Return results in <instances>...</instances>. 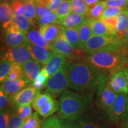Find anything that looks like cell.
<instances>
[{
  "label": "cell",
  "instance_id": "obj_1",
  "mask_svg": "<svg viewBox=\"0 0 128 128\" xmlns=\"http://www.w3.org/2000/svg\"><path fill=\"white\" fill-rule=\"evenodd\" d=\"M69 88L76 92H100L106 84L103 74L88 63L73 62L66 65Z\"/></svg>",
  "mask_w": 128,
  "mask_h": 128
},
{
  "label": "cell",
  "instance_id": "obj_2",
  "mask_svg": "<svg viewBox=\"0 0 128 128\" xmlns=\"http://www.w3.org/2000/svg\"><path fill=\"white\" fill-rule=\"evenodd\" d=\"M92 100V97L87 94L65 91L59 102V116L66 121H76L88 110Z\"/></svg>",
  "mask_w": 128,
  "mask_h": 128
},
{
  "label": "cell",
  "instance_id": "obj_3",
  "mask_svg": "<svg viewBox=\"0 0 128 128\" xmlns=\"http://www.w3.org/2000/svg\"><path fill=\"white\" fill-rule=\"evenodd\" d=\"M87 62L97 70L116 71L128 64V57L120 48L108 49L87 56Z\"/></svg>",
  "mask_w": 128,
  "mask_h": 128
},
{
  "label": "cell",
  "instance_id": "obj_4",
  "mask_svg": "<svg viewBox=\"0 0 128 128\" xmlns=\"http://www.w3.org/2000/svg\"><path fill=\"white\" fill-rule=\"evenodd\" d=\"M122 42L116 36L92 35L85 46L84 52L88 55L94 52L108 49L120 48Z\"/></svg>",
  "mask_w": 128,
  "mask_h": 128
},
{
  "label": "cell",
  "instance_id": "obj_5",
  "mask_svg": "<svg viewBox=\"0 0 128 128\" xmlns=\"http://www.w3.org/2000/svg\"><path fill=\"white\" fill-rule=\"evenodd\" d=\"M46 91L53 94L64 93L69 87L67 70L65 66L49 76L46 84Z\"/></svg>",
  "mask_w": 128,
  "mask_h": 128
},
{
  "label": "cell",
  "instance_id": "obj_6",
  "mask_svg": "<svg viewBox=\"0 0 128 128\" xmlns=\"http://www.w3.org/2000/svg\"><path fill=\"white\" fill-rule=\"evenodd\" d=\"M128 103V95L125 93L118 94L116 100L112 107L107 112L110 120L113 123H117L122 120L125 113Z\"/></svg>",
  "mask_w": 128,
  "mask_h": 128
},
{
  "label": "cell",
  "instance_id": "obj_7",
  "mask_svg": "<svg viewBox=\"0 0 128 128\" xmlns=\"http://www.w3.org/2000/svg\"><path fill=\"white\" fill-rule=\"evenodd\" d=\"M4 40L6 44L9 47L27 45L28 43L26 35L12 22L6 28Z\"/></svg>",
  "mask_w": 128,
  "mask_h": 128
},
{
  "label": "cell",
  "instance_id": "obj_8",
  "mask_svg": "<svg viewBox=\"0 0 128 128\" xmlns=\"http://www.w3.org/2000/svg\"><path fill=\"white\" fill-rule=\"evenodd\" d=\"M3 58L9 61L20 64L21 65L32 59L27 45L10 47Z\"/></svg>",
  "mask_w": 128,
  "mask_h": 128
},
{
  "label": "cell",
  "instance_id": "obj_9",
  "mask_svg": "<svg viewBox=\"0 0 128 128\" xmlns=\"http://www.w3.org/2000/svg\"><path fill=\"white\" fill-rule=\"evenodd\" d=\"M39 92L40 91L33 86L24 87L13 95L10 96L12 104L18 108L22 106L32 104L33 99Z\"/></svg>",
  "mask_w": 128,
  "mask_h": 128
},
{
  "label": "cell",
  "instance_id": "obj_10",
  "mask_svg": "<svg viewBox=\"0 0 128 128\" xmlns=\"http://www.w3.org/2000/svg\"><path fill=\"white\" fill-rule=\"evenodd\" d=\"M50 44L52 52L60 54L65 57L74 56L77 54L78 50H80L74 47L67 40L62 33Z\"/></svg>",
  "mask_w": 128,
  "mask_h": 128
},
{
  "label": "cell",
  "instance_id": "obj_11",
  "mask_svg": "<svg viewBox=\"0 0 128 128\" xmlns=\"http://www.w3.org/2000/svg\"><path fill=\"white\" fill-rule=\"evenodd\" d=\"M108 84L112 90L117 94L125 93L128 94L127 80L123 68L113 73Z\"/></svg>",
  "mask_w": 128,
  "mask_h": 128
},
{
  "label": "cell",
  "instance_id": "obj_12",
  "mask_svg": "<svg viewBox=\"0 0 128 128\" xmlns=\"http://www.w3.org/2000/svg\"><path fill=\"white\" fill-rule=\"evenodd\" d=\"M66 61V57L60 54L52 52L47 62L44 65V68L47 72L48 76H50L64 68L65 66Z\"/></svg>",
  "mask_w": 128,
  "mask_h": 128
},
{
  "label": "cell",
  "instance_id": "obj_13",
  "mask_svg": "<svg viewBox=\"0 0 128 128\" xmlns=\"http://www.w3.org/2000/svg\"><path fill=\"white\" fill-rule=\"evenodd\" d=\"M118 94L108 86L105 84L98 93V104L102 109L108 111L116 100Z\"/></svg>",
  "mask_w": 128,
  "mask_h": 128
},
{
  "label": "cell",
  "instance_id": "obj_14",
  "mask_svg": "<svg viewBox=\"0 0 128 128\" xmlns=\"http://www.w3.org/2000/svg\"><path fill=\"white\" fill-rule=\"evenodd\" d=\"M28 50L30 51L32 58L39 62L41 65H44L50 57L52 51L48 48L42 47L28 42L27 44Z\"/></svg>",
  "mask_w": 128,
  "mask_h": 128
},
{
  "label": "cell",
  "instance_id": "obj_15",
  "mask_svg": "<svg viewBox=\"0 0 128 128\" xmlns=\"http://www.w3.org/2000/svg\"><path fill=\"white\" fill-rule=\"evenodd\" d=\"M24 77L30 82H33L41 71V64L34 59H31L22 65Z\"/></svg>",
  "mask_w": 128,
  "mask_h": 128
},
{
  "label": "cell",
  "instance_id": "obj_16",
  "mask_svg": "<svg viewBox=\"0 0 128 128\" xmlns=\"http://www.w3.org/2000/svg\"><path fill=\"white\" fill-rule=\"evenodd\" d=\"M29 82L25 78L16 81L7 79L1 84L0 90L3 91L9 96H12L24 88Z\"/></svg>",
  "mask_w": 128,
  "mask_h": 128
},
{
  "label": "cell",
  "instance_id": "obj_17",
  "mask_svg": "<svg viewBox=\"0 0 128 128\" xmlns=\"http://www.w3.org/2000/svg\"><path fill=\"white\" fill-rule=\"evenodd\" d=\"M39 32L49 44L53 42L61 34V26L56 24L40 26Z\"/></svg>",
  "mask_w": 128,
  "mask_h": 128
},
{
  "label": "cell",
  "instance_id": "obj_18",
  "mask_svg": "<svg viewBox=\"0 0 128 128\" xmlns=\"http://www.w3.org/2000/svg\"><path fill=\"white\" fill-rule=\"evenodd\" d=\"M85 20V16L71 12L65 18L58 20L56 24L66 28H76L81 25Z\"/></svg>",
  "mask_w": 128,
  "mask_h": 128
},
{
  "label": "cell",
  "instance_id": "obj_19",
  "mask_svg": "<svg viewBox=\"0 0 128 128\" xmlns=\"http://www.w3.org/2000/svg\"><path fill=\"white\" fill-rule=\"evenodd\" d=\"M13 12L11 6L6 2H1L0 5V21L1 27L7 28L12 22Z\"/></svg>",
  "mask_w": 128,
  "mask_h": 128
},
{
  "label": "cell",
  "instance_id": "obj_20",
  "mask_svg": "<svg viewBox=\"0 0 128 128\" xmlns=\"http://www.w3.org/2000/svg\"><path fill=\"white\" fill-rule=\"evenodd\" d=\"M26 36L28 42L30 44H35V45L42 46V47L48 48V49L52 50L50 44L44 39V36L41 34L39 30L38 31V30L34 29L30 30L26 33Z\"/></svg>",
  "mask_w": 128,
  "mask_h": 128
},
{
  "label": "cell",
  "instance_id": "obj_21",
  "mask_svg": "<svg viewBox=\"0 0 128 128\" xmlns=\"http://www.w3.org/2000/svg\"><path fill=\"white\" fill-rule=\"evenodd\" d=\"M76 28L80 37V50H84L86 43L92 35L87 19H86L84 22Z\"/></svg>",
  "mask_w": 128,
  "mask_h": 128
},
{
  "label": "cell",
  "instance_id": "obj_22",
  "mask_svg": "<svg viewBox=\"0 0 128 128\" xmlns=\"http://www.w3.org/2000/svg\"><path fill=\"white\" fill-rule=\"evenodd\" d=\"M118 24L116 26V36L119 39L124 38L126 30L128 28V10L123 11L116 16Z\"/></svg>",
  "mask_w": 128,
  "mask_h": 128
},
{
  "label": "cell",
  "instance_id": "obj_23",
  "mask_svg": "<svg viewBox=\"0 0 128 128\" xmlns=\"http://www.w3.org/2000/svg\"><path fill=\"white\" fill-rule=\"evenodd\" d=\"M92 34L102 36H112L107 26L102 20L87 18Z\"/></svg>",
  "mask_w": 128,
  "mask_h": 128
},
{
  "label": "cell",
  "instance_id": "obj_24",
  "mask_svg": "<svg viewBox=\"0 0 128 128\" xmlns=\"http://www.w3.org/2000/svg\"><path fill=\"white\" fill-rule=\"evenodd\" d=\"M62 34L76 49L80 50V37L77 28L61 26Z\"/></svg>",
  "mask_w": 128,
  "mask_h": 128
},
{
  "label": "cell",
  "instance_id": "obj_25",
  "mask_svg": "<svg viewBox=\"0 0 128 128\" xmlns=\"http://www.w3.org/2000/svg\"><path fill=\"white\" fill-rule=\"evenodd\" d=\"M60 109V104L56 100H52L46 103L38 111V113L43 118H47L50 117L53 114Z\"/></svg>",
  "mask_w": 128,
  "mask_h": 128
},
{
  "label": "cell",
  "instance_id": "obj_26",
  "mask_svg": "<svg viewBox=\"0 0 128 128\" xmlns=\"http://www.w3.org/2000/svg\"><path fill=\"white\" fill-rule=\"evenodd\" d=\"M12 23L15 24L20 31L26 35L30 30V26L33 24V21L26 18L23 15H14Z\"/></svg>",
  "mask_w": 128,
  "mask_h": 128
},
{
  "label": "cell",
  "instance_id": "obj_27",
  "mask_svg": "<svg viewBox=\"0 0 128 128\" xmlns=\"http://www.w3.org/2000/svg\"><path fill=\"white\" fill-rule=\"evenodd\" d=\"M106 8L104 1H101L93 6L88 7V10L86 14L87 17L88 18L98 20Z\"/></svg>",
  "mask_w": 128,
  "mask_h": 128
},
{
  "label": "cell",
  "instance_id": "obj_28",
  "mask_svg": "<svg viewBox=\"0 0 128 128\" xmlns=\"http://www.w3.org/2000/svg\"><path fill=\"white\" fill-rule=\"evenodd\" d=\"M53 98L50 94L48 93H38L33 99L32 103V106L36 111L38 112L43 106H44L49 101Z\"/></svg>",
  "mask_w": 128,
  "mask_h": 128
},
{
  "label": "cell",
  "instance_id": "obj_29",
  "mask_svg": "<svg viewBox=\"0 0 128 128\" xmlns=\"http://www.w3.org/2000/svg\"><path fill=\"white\" fill-rule=\"evenodd\" d=\"M55 12L57 14L58 20L65 18L66 16L70 15L72 12L71 0H64Z\"/></svg>",
  "mask_w": 128,
  "mask_h": 128
},
{
  "label": "cell",
  "instance_id": "obj_30",
  "mask_svg": "<svg viewBox=\"0 0 128 128\" xmlns=\"http://www.w3.org/2000/svg\"><path fill=\"white\" fill-rule=\"evenodd\" d=\"M34 2L35 9H36L37 20H39L42 16L50 12L48 0H39V1H34Z\"/></svg>",
  "mask_w": 128,
  "mask_h": 128
},
{
  "label": "cell",
  "instance_id": "obj_31",
  "mask_svg": "<svg viewBox=\"0 0 128 128\" xmlns=\"http://www.w3.org/2000/svg\"><path fill=\"white\" fill-rule=\"evenodd\" d=\"M12 62L4 58H1L0 62V82L2 83L7 79L12 68Z\"/></svg>",
  "mask_w": 128,
  "mask_h": 128
},
{
  "label": "cell",
  "instance_id": "obj_32",
  "mask_svg": "<svg viewBox=\"0 0 128 128\" xmlns=\"http://www.w3.org/2000/svg\"><path fill=\"white\" fill-rule=\"evenodd\" d=\"M23 71L22 70V65L20 64L12 62V68L10 71V73L8 76L7 79L16 81L24 78Z\"/></svg>",
  "mask_w": 128,
  "mask_h": 128
},
{
  "label": "cell",
  "instance_id": "obj_33",
  "mask_svg": "<svg viewBox=\"0 0 128 128\" xmlns=\"http://www.w3.org/2000/svg\"><path fill=\"white\" fill-rule=\"evenodd\" d=\"M72 12L80 15L86 16L88 7L85 3L84 0H71Z\"/></svg>",
  "mask_w": 128,
  "mask_h": 128
},
{
  "label": "cell",
  "instance_id": "obj_34",
  "mask_svg": "<svg viewBox=\"0 0 128 128\" xmlns=\"http://www.w3.org/2000/svg\"><path fill=\"white\" fill-rule=\"evenodd\" d=\"M64 123L57 115L46 119L42 124V128H63Z\"/></svg>",
  "mask_w": 128,
  "mask_h": 128
},
{
  "label": "cell",
  "instance_id": "obj_35",
  "mask_svg": "<svg viewBox=\"0 0 128 128\" xmlns=\"http://www.w3.org/2000/svg\"><path fill=\"white\" fill-rule=\"evenodd\" d=\"M39 114L36 112L33 113L29 118L24 120L22 128H42L41 121Z\"/></svg>",
  "mask_w": 128,
  "mask_h": 128
},
{
  "label": "cell",
  "instance_id": "obj_36",
  "mask_svg": "<svg viewBox=\"0 0 128 128\" xmlns=\"http://www.w3.org/2000/svg\"><path fill=\"white\" fill-rule=\"evenodd\" d=\"M128 8L126 7H106L104 10L103 13L100 16L98 20H103L111 17H116L118 14L120 13L123 11L126 10Z\"/></svg>",
  "mask_w": 128,
  "mask_h": 128
},
{
  "label": "cell",
  "instance_id": "obj_37",
  "mask_svg": "<svg viewBox=\"0 0 128 128\" xmlns=\"http://www.w3.org/2000/svg\"><path fill=\"white\" fill-rule=\"evenodd\" d=\"M49 76H48L44 69L43 68L42 69L40 72L36 80L33 82V87L38 90H40L43 87H45L46 82H47Z\"/></svg>",
  "mask_w": 128,
  "mask_h": 128
},
{
  "label": "cell",
  "instance_id": "obj_38",
  "mask_svg": "<svg viewBox=\"0 0 128 128\" xmlns=\"http://www.w3.org/2000/svg\"><path fill=\"white\" fill-rule=\"evenodd\" d=\"M26 2L27 0H16L12 2L10 6L14 15H24Z\"/></svg>",
  "mask_w": 128,
  "mask_h": 128
},
{
  "label": "cell",
  "instance_id": "obj_39",
  "mask_svg": "<svg viewBox=\"0 0 128 128\" xmlns=\"http://www.w3.org/2000/svg\"><path fill=\"white\" fill-rule=\"evenodd\" d=\"M58 20V16L56 12H50L40 17L38 21H39V24L42 26L50 24H56Z\"/></svg>",
  "mask_w": 128,
  "mask_h": 128
},
{
  "label": "cell",
  "instance_id": "obj_40",
  "mask_svg": "<svg viewBox=\"0 0 128 128\" xmlns=\"http://www.w3.org/2000/svg\"><path fill=\"white\" fill-rule=\"evenodd\" d=\"M23 16L26 18L31 21L36 18V12L34 1H27L26 7Z\"/></svg>",
  "mask_w": 128,
  "mask_h": 128
},
{
  "label": "cell",
  "instance_id": "obj_41",
  "mask_svg": "<svg viewBox=\"0 0 128 128\" xmlns=\"http://www.w3.org/2000/svg\"><path fill=\"white\" fill-rule=\"evenodd\" d=\"M31 104L22 106L18 107L17 110V114L22 118L23 120L28 119L33 114Z\"/></svg>",
  "mask_w": 128,
  "mask_h": 128
},
{
  "label": "cell",
  "instance_id": "obj_42",
  "mask_svg": "<svg viewBox=\"0 0 128 128\" xmlns=\"http://www.w3.org/2000/svg\"><path fill=\"white\" fill-rule=\"evenodd\" d=\"M24 120L17 114L10 116L8 128H22Z\"/></svg>",
  "mask_w": 128,
  "mask_h": 128
},
{
  "label": "cell",
  "instance_id": "obj_43",
  "mask_svg": "<svg viewBox=\"0 0 128 128\" xmlns=\"http://www.w3.org/2000/svg\"><path fill=\"white\" fill-rule=\"evenodd\" d=\"M106 7H126L128 6V0H105Z\"/></svg>",
  "mask_w": 128,
  "mask_h": 128
},
{
  "label": "cell",
  "instance_id": "obj_44",
  "mask_svg": "<svg viewBox=\"0 0 128 128\" xmlns=\"http://www.w3.org/2000/svg\"><path fill=\"white\" fill-rule=\"evenodd\" d=\"M12 104L10 96L6 94L3 91L0 90V108L2 112L6 107Z\"/></svg>",
  "mask_w": 128,
  "mask_h": 128
},
{
  "label": "cell",
  "instance_id": "obj_45",
  "mask_svg": "<svg viewBox=\"0 0 128 128\" xmlns=\"http://www.w3.org/2000/svg\"><path fill=\"white\" fill-rule=\"evenodd\" d=\"M78 122L81 128H102L98 123L92 120L81 119Z\"/></svg>",
  "mask_w": 128,
  "mask_h": 128
},
{
  "label": "cell",
  "instance_id": "obj_46",
  "mask_svg": "<svg viewBox=\"0 0 128 128\" xmlns=\"http://www.w3.org/2000/svg\"><path fill=\"white\" fill-rule=\"evenodd\" d=\"M10 116L7 112H1L0 114V128H8Z\"/></svg>",
  "mask_w": 128,
  "mask_h": 128
},
{
  "label": "cell",
  "instance_id": "obj_47",
  "mask_svg": "<svg viewBox=\"0 0 128 128\" xmlns=\"http://www.w3.org/2000/svg\"><path fill=\"white\" fill-rule=\"evenodd\" d=\"M50 12H56L64 0H48Z\"/></svg>",
  "mask_w": 128,
  "mask_h": 128
},
{
  "label": "cell",
  "instance_id": "obj_48",
  "mask_svg": "<svg viewBox=\"0 0 128 128\" xmlns=\"http://www.w3.org/2000/svg\"><path fill=\"white\" fill-rule=\"evenodd\" d=\"M63 128H81L79 122L75 121H66L64 123Z\"/></svg>",
  "mask_w": 128,
  "mask_h": 128
},
{
  "label": "cell",
  "instance_id": "obj_49",
  "mask_svg": "<svg viewBox=\"0 0 128 128\" xmlns=\"http://www.w3.org/2000/svg\"><path fill=\"white\" fill-rule=\"evenodd\" d=\"M122 122L124 128H128V103L127 105V108L125 113H124V116L122 118Z\"/></svg>",
  "mask_w": 128,
  "mask_h": 128
},
{
  "label": "cell",
  "instance_id": "obj_50",
  "mask_svg": "<svg viewBox=\"0 0 128 128\" xmlns=\"http://www.w3.org/2000/svg\"><path fill=\"white\" fill-rule=\"evenodd\" d=\"M85 3L87 5L88 7H90V6H93V5L97 4L98 2L101 1L100 0H84Z\"/></svg>",
  "mask_w": 128,
  "mask_h": 128
},
{
  "label": "cell",
  "instance_id": "obj_51",
  "mask_svg": "<svg viewBox=\"0 0 128 128\" xmlns=\"http://www.w3.org/2000/svg\"><path fill=\"white\" fill-rule=\"evenodd\" d=\"M124 71L125 73V76L126 77V80H127V83H128V66H126L124 68H123Z\"/></svg>",
  "mask_w": 128,
  "mask_h": 128
},
{
  "label": "cell",
  "instance_id": "obj_52",
  "mask_svg": "<svg viewBox=\"0 0 128 128\" xmlns=\"http://www.w3.org/2000/svg\"><path fill=\"white\" fill-rule=\"evenodd\" d=\"M124 38H125V39L128 41V28L127 29V30H126L125 34H124Z\"/></svg>",
  "mask_w": 128,
  "mask_h": 128
},
{
  "label": "cell",
  "instance_id": "obj_53",
  "mask_svg": "<svg viewBox=\"0 0 128 128\" xmlns=\"http://www.w3.org/2000/svg\"><path fill=\"white\" fill-rule=\"evenodd\" d=\"M1 1H4V2H5V1H8V2H13V1H16V0H1Z\"/></svg>",
  "mask_w": 128,
  "mask_h": 128
},
{
  "label": "cell",
  "instance_id": "obj_54",
  "mask_svg": "<svg viewBox=\"0 0 128 128\" xmlns=\"http://www.w3.org/2000/svg\"><path fill=\"white\" fill-rule=\"evenodd\" d=\"M27 1H39V0H27Z\"/></svg>",
  "mask_w": 128,
  "mask_h": 128
},
{
  "label": "cell",
  "instance_id": "obj_55",
  "mask_svg": "<svg viewBox=\"0 0 128 128\" xmlns=\"http://www.w3.org/2000/svg\"></svg>",
  "mask_w": 128,
  "mask_h": 128
},
{
  "label": "cell",
  "instance_id": "obj_56",
  "mask_svg": "<svg viewBox=\"0 0 128 128\" xmlns=\"http://www.w3.org/2000/svg\"></svg>",
  "mask_w": 128,
  "mask_h": 128
}]
</instances>
